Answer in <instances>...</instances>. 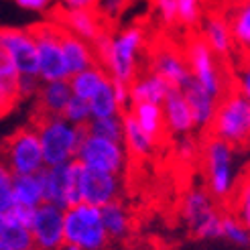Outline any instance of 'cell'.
Here are the masks:
<instances>
[{"mask_svg": "<svg viewBox=\"0 0 250 250\" xmlns=\"http://www.w3.org/2000/svg\"><path fill=\"white\" fill-rule=\"evenodd\" d=\"M232 87L250 102V59L248 57H238V61H232Z\"/></svg>", "mask_w": 250, "mask_h": 250, "instance_id": "cell-35", "label": "cell"}, {"mask_svg": "<svg viewBox=\"0 0 250 250\" xmlns=\"http://www.w3.org/2000/svg\"><path fill=\"white\" fill-rule=\"evenodd\" d=\"M61 29H65L67 33L80 37V39L87 41L90 45H94L100 37H102L108 29L106 22L100 19V15L92 8V10H63L57 8L55 19H53Z\"/></svg>", "mask_w": 250, "mask_h": 250, "instance_id": "cell-17", "label": "cell"}, {"mask_svg": "<svg viewBox=\"0 0 250 250\" xmlns=\"http://www.w3.org/2000/svg\"><path fill=\"white\" fill-rule=\"evenodd\" d=\"M59 250H80V248H76V246H71V244H63Z\"/></svg>", "mask_w": 250, "mask_h": 250, "instance_id": "cell-43", "label": "cell"}, {"mask_svg": "<svg viewBox=\"0 0 250 250\" xmlns=\"http://www.w3.org/2000/svg\"><path fill=\"white\" fill-rule=\"evenodd\" d=\"M220 238H226L236 246H250V228L230 211H224L220 224Z\"/></svg>", "mask_w": 250, "mask_h": 250, "instance_id": "cell-31", "label": "cell"}, {"mask_svg": "<svg viewBox=\"0 0 250 250\" xmlns=\"http://www.w3.org/2000/svg\"><path fill=\"white\" fill-rule=\"evenodd\" d=\"M226 2H234V0H226Z\"/></svg>", "mask_w": 250, "mask_h": 250, "instance_id": "cell-46", "label": "cell"}, {"mask_svg": "<svg viewBox=\"0 0 250 250\" xmlns=\"http://www.w3.org/2000/svg\"><path fill=\"white\" fill-rule=\"evenodd\" d=\"M181 92L187 100V104H189L195 128L208 132L211 120H214V114H216V108H218L220 100H216L211 94H208L204 87H199L195 82H189Z\"/></svg>", "mask_w": 250, "mask_h": 250, "instance_id": "cell-23", "label": "cell"}, {"mask_svg": "<svg viewBox=\"0 0 250 250\" xmlns=\"http://www.w3.org/2000/svg\"><path fill=\"white\" fill-rule=\"evenodd\" d=\"M12 179L15 175L8 171V167L0 159V216H6L15 208V197H12Z\"/></svg>", "mask_w": 250, "mask_h": 250, "instance_id": "cell-37", "label": "cell"}, {"mask_svg": "<svg viewBox=\"0 0 250 250\" xmlns=\"http://www.w3.org/2000/svg\"><path fill=\"white\" fill-rule=\"evenodd\" d=\"M199 146L202 145H197V141L191 134L177 136V143H175V146H173V153L181 163H193V161L199 159Z\"/></svg>", "mask_w": 250, "mask_h": 250, "instance_id": "cell-38", "label": "cell"}, {"mask_svg": "<svg viewBox=\"0 0 250 250\" xmlns=\"http://www.w3.org/2000/svg\"><path fill=\"white\" fill-rule=\"evenodd\" d=\"M90 104V112H92V118H110V116H120L122 114V108L116 100L114 94V85H112V80H108L100 90L87 100Z\"/></svg>", "mask_w": 250, "mask_h": 250, "instance_id": "cell-29", "label": "cell"}, {"mask_svg": "<svg viewBox=\"0 0 250 250\" xmlns=\"http://www.w3.org/2000/svg\"><path fill=\"white\" fill-rule=\"evenodd\" d=\"M59 43H61V51H63V59H65V67H67L69 78L83 71V69H90V67L98 65L94 45H90L87 41L80 39L76 35L67 33L61 27H59Z\"/></svg>", "mask_w": 250, "mask_h": 250, "instance_id": "cell-19", "label": "cell"}, {"mask_svg": "<svg viewBox=\"0 0 250 250\" xmlns=\"http://www.w3.org/2000/svg\"><path fill=\"white\" fill-rule=\"evenodd\" d=\"M146 47V33L139 24L110 33L106 31L94 43L98 65L104 67L110 80L130 83L141 73V57Z\"/></svg>", "mask_w": 250, "mask_h": 250, "instance_id": "cell-1", "label": "cell"}, {"mask_svg": "<svg viewBox=\"0 0 250 250\" xmlns=\"http://www.w3.org/2000/svg\"><path fill=\"white\" fill-rule=\"evenodd\" d=\"M31 33L35 37L37 47V76H39V82L49 83L69 80L59 43V24L55 21H47L37 24V27H31Z\"/></svg>", "mask_w": 250, "mask_h": 250, "instance_id": "cell-8", "label": "cell"}, {"mask_svg": "<svg viewBox=\"0 0 250 250\" xmlns=\"http://www.w3.org/2000/svg\"><path fill=\"white\" fill-rule=\"evenodd\" d=\"M63 240L80 250H106L110 240L100 208L78 204L63 209Z\"/></svg>", "mask_w": 250, "mask_h": 250, "instance_id": "cell-6", "label": "cell"}, {"mask_svg": "<svg viewBox=\"0 0 250 250\" xmlns=\"http://www.w3.org/2000/svg\"><path fill=\"white\" fill-rule=\"evenodd\" d=\"M33 250H37V248H33Z\"/></svg>", "mask_w": 250, "mask_h": 250, "instance_id": "cell-47", "label": "cell"}, {"mask_svg": "<svg viewBox=\"0 0 250 250\" xmlns=\"http://www.w3.org/2000/svg\"><path fill=\"white\" fill-rule=\"evenodd\" d=\"M122 146H124V151H126V155L136 161L151 159L159 146V143H155L151 136L136 124V120L132 118L128 110L122 112Z\"/></svg>", "mask_w": 250, "mask_h": 250, "instance_id": "cell-22", "label": "cell"}, {"mask_svg": "<svg viewBox=\"0 0 250 250\" xmlns=\"http://www.w3.org/2000/svg\"><path fill=\"white\" fill-rule=\"evenodd\" d=\"M100 216H102V224H104V230L108 234L110 242L126 240L130 236L132 218H130L128 208L124 206L120 199H116V202H110V204L100 208Z\"/></svg>", "mask_w": 250, "mask_h": 250, "instance_id": "cell-25", "label": "cell"}, {"mask_svg": "<svg viewBox=\"0 0 250 250\" xmlns=\"http://www.w3.org/2000/svg\"><path fill=\"white\" fill-rule=\"evenodd\" d=\"M155 15L165 27L177 24V0H151Z\"/></svg>", "mask_w": 250, "mask_h": 250, "instance_id": "cell-39", "label": "cell"}, {"mask_svg": "<svg viewBox=\"0 0 250 250\" xmlns=\"http://www.w3.org/2000/svg\"><path fill=\"white\" fill-rule=\"evenodd\" d=\"M0 242L6 244L10 250H33V236L29 226H22V224L4 218L2 220V228H0Z\"/></svg>", "mask_w": 250, "mask_h": 250, "instance_id": "cell-30", "label": "cell"}, {"mask_svg": "<svg viewBox=\"0 0 250 250\" xmlns=\"http://www.w3.org/2000/svg\"><path fill=\"white\" fill-rule=\"evenodd\" d=\"M2 220H4V218H2V216H0V228H2Z\"/></svg>", "mask_w": 250, "mask_h": 250, "instance_id": "cell-45", "label": "cell"}, {"mask_svg": "<svg viewBox=\"0 0 250 250\" xmlns=\"http://www.w3.org/2000/svg\"><path fill=\"white\" fill-rule=\"evenodd\" d=\"M0 49L8 55L21 78H37V47L31 29L0 27Z\"/></svg>", "mask_w": 250, "mask_h": 250, "instance_id": "cell-12", "label": "cell"}, {"mask_svg": "<svg viewBox=\"0 0 250 250\" xmlns=\"http://www.w3.org/2000/svg\"><path fill=\"white\" fill-rule=\"evenodd\" d=\"M37 116H61L71 100L69 83L65 82H49L41 83L37 90Z\"/></svg>", "mask_w": 250, "mask_h": 250, "instance_id": "cell-24", "label": "cell"}, {"mask_svg": "<svg viewBox=\"0 0 250 250\" xmlns=\"http://www.w3.org/2000/svg\"><path fill=\"white\" fill-rule=\"evenodd\" d=\"M85 130L90 134L102 136V139L122 143V114L120 116H110V118H92L87 122Z\"/></svg>", "mask_w": 250, "mask_h": 250, "instance_id": "cell-32", "label": "cell"}, {"mask_svg": "<svg viewBox=\"0 0 250 250\" xmlns=\"http://www.w3.org/2000/svg\"><path fill=\"white\" fill-rule=\"evenodd\" d=\"M108 80H110V76L104 71V67L94 65L90 69H83V71L76 73V76H71L67 80V83H69V90H71L73 98H80V100H85L87 102Z\"/></svg>", "mask_w": 250, "mask_h": 250, "instance_id": "cell-28", "label": "cell"}, {"mask_svg": "<svg viewBox=\"0 0 250 250\" xmlns=\"http://www.w3.org/2000/svg\"><path fill=\"white\" fill-rule=\"evenodd\" d=\"M224 8L228 27L232 33V41L238 57L250 59V0H234L226 2Z\"/></svg>", "mask_w": 250, "mask_h": 250, "instance_id": "cell-20", "label": "cell"}, {"mask_svg": "<svg viewBox=\"0 0 250 250\" xmlns=\"http://www.w3.org/2000/svg\"><path fill=\"white\" fill-rule=\"evenodd\" d=\"M130 250H159V248L153 246L151 242H145V244H139V246H134V248H130Z\"/></svg>", "mask_w": 250, "mask_h": 250, "instance_id": "cell-42", "label": "cell"}, {"mask_svg": "<svg viewBox=\"0 0 250 250\" xmlns=\"http://www.w3.org/2000/svg\"><path fill=\"white\" fill-rule=\"evenodd\" d=\"M238 148L214 136H206L199 146V161L206 189L218 204H228L238 185Z\"/></svg>", "mask_w": 250, "mask_h": 250, "instance_id": "cell-2", "label": "cell"}, {"mask_svg": "<svg viewBox=\"0 0 250 250\" xmlns=\"http://www.w3.org/2000/svg\"><path fill=\"white\" fill-rule=\"evenodd\" d=\"M244 226L250 228V175L238 181L236 191L232 195V211Z\"/></svg>", "mask_w": 250, "mask_h": 250, "instance_id": "cell-33", "label": "cell"}, {"mask_svg": "<svg viewBox=\"0 0 250 250\" xmlns=\"http://www.w3.org/2000/svg\"><path fill=\"white\" fill-rule=\"evenodd\" d=\"M12 197H15V206L22 208H39L43 199V183L41 175H21V177L12 179Z\"/></svg>", "mask_w": 250, "mask_h": 250, "instance_id": "cell-27", "label": "cell"}, {"mask_svg": "<svg viewBox=\"0 0 250 250\" xmlns=\"http://www.w3.org/2000/svg\"><path fill=\"white\" fill-rule=\"evenodd\" d=\"M183 222L197 238H218L224 211L204 187H191L181 202Z\"/></svg>", "mask_w": 250, "mask_h": 250, "instance_id": "cell-9", "label": "cell"}, {"mask_svg": "<svg viewBox=\"0 0 250 250\" xmlns=\"http://www.w3.org/2000/svg\"><path fill=\"white\" fill-rule=\"evenodd\" d=\"M43 199L45 204H53L61 209L78 206L80 202V165L76 161L65 165L45 167L41 173Z\"/></svg>", "mask_w": 250, "mask_h": 250, "instance_id": "cell-11", "label": "cell"}, {"mask_svg": "<svg viewBox=\"0 0 250 250\" xmlns=\"http://www.w3.org/2000/svg\"><path fill=\"white\" fill-rule=\"evenodd\" d=\"M183 55L191 73V82L220 100L232 87V63H226L209 51L199 35H191L183 45Z\"/></svg>", "mask_w": 250, "mask_h": 250, "instance_id": "cell-3", "label": "cell"}, {"mask_svg": "<svg viewBox=\"0 0 250 250\" xmlns=\"http://www.w3.org/2000/svg\"><path fill=\"white\" fill-rule=\"evenodd\" d=\"M163 108V120H165V130L173 136H187L195 130L193 124V116L189 104L183 96L181 90L177 87H171V92L167 94L165 102L161 104Z\"/></svg>", "mask_w": 250, "mask_h": 250, "instance_id": "cell-18", "label": "cell"}, {"mask_svg": "<svg viewBox=\"0 0 250 250\" xmlns=\"http://www.w3.org/2000/svg\"><path fill=\"white\" fill-rule=\"evenodd\" d=\"M59 4L63 10H92L96 8L98 0H59Z\"/></svg>", "mask_w": 250, "mask_h": 250, "instance_id": "cell-41", "label": "cell"}, {"mask_svg": "<svg viewBox=\"0 0 250 250\" xmlns=\"http://www.w3.org/2000/svg\"><path fill=\"white\" fill-rule=\"evenodd\" d=\"M33 128L39 136L45 167L65 165L76 161V153L85 128L67 122L63 116H37L33 120Z\"/></svg>", "mask_w": 250, "mask_h": 250, "instance_id": "cell-4", "label": "cell"}, {"mask_svg": "<svg viewBox=\"0 0 250 250\" xmlns=\"http://www.w3.org/2000/svg\"><path fill=\"white\" fill-rule=\"evenodd\" d=\"M130 104H163L171 85L155 71H141L130 83Z\"/></svg>", "mask_w": 250, "mask_h": 250, "instance_id": "cell-21", "label": "cell"}, {"mask_svg": "<svg viewBox=\"0 0 250 250\" xmlns=\"http://www.w3.org/2000/svg\"><path fill=\"white\" fill-rule=\"evenodd\" d=\"M206 0H177V22L183 27H197L204 19Z\"/></svg>", "mask_w": 250, "mask_h": 250, "instance_id": "cell-34", "label": "cell"}, {"mask_svg": "<svg viewBox=\"0 0 250 250\" xmlns=\"http://www.w3.org/2000/svg\"><path fill=\"white\" fill-rule=\"evenodd\" d=\"M0 159L15 177L37 175L45 169L41 143L33 124L22 126L8 136L2 143V148H0Z\"/></svg>", "mask_w": 250, "mask_h": 250, "instance_id": "cell-7", "label": "cell"}, {"mask_svg": "<svg viewBox=\"0 0 250 250\" xmlns=\"http://www.w3.org/2000/svg\"><path fill=\"white\" fill-rule=\"evenodd\" d=\"M61 116H63L67 122L76 124V126L85 128L87 122L92 120L90 104H87L85 100H80V98H73V96H71V100L67 102V106H65V110H63V114H61Z\"/></svg>", "mask_w": 250, "mask_h": 250, "instance_id": "cell-36", "label": "cell"}, {"mask_svg": "<svg viewBox=\"0 0 250 250\" xmlns=\"http://www.w3.org/2000/svg\"><path fill=\"white\" fill-rule=\"evenodd\" d=\"M126 161L128 155L122 143L102 139V136L90 134L87 130L76 153V163H80L82 167L112 175H122V171L126 169Z\"/></svg>", "mask_w": 250, "mask_h": 250, "instance_id": "cell-10", "label": "cell"}, {"mask_svg": "<svg viewBox=\"0 0 250 250\" xmlns=\"http://www.w3.org/2000/svg\"><path fill=\"white\" fill-rule=\"evenodd\" d=\"M15 2L27 12H47L55 6V0H15Z\"/></svg>", "mask_w": 250, "mask_h": 250, "instance_id": "cell-40", "label": "cell"}, {"mask_svg": "<svg viewBox=\"0 0 250 250\" xmlns=\"http://www.w3.org/2000/svg\"><path fill=\"white\" fill-rule=\"evenodd\" d=\"M0 250H10V248H8L6 244H2V242H0Z\"/></svg>", "mask_w": 250, "mask_h": 250, "instance_id": "cell-44", "label": "cell"}, {"mask_svg": "<svg viewBox=\"0 0 250 250\" xmlns=\"http://www.w3.org/2000/svg\"><path fill=\"white\" fill-rule=\"evenodd\" d=\"M208 136L220 139L234 148L250 146V102L234 87L220 98Z\"/></svg>", "mask_w": 250, "mask_h": 250, "instance_id": "cell-5", "label": "cell"}, {"mask_svg": "<svg viewBox=\"0 0 250 250\" xmlns=\"http://www.w3.org/2000/svg\"><path fill=\"white\" fill-rule=\"evenodd\" d=\"M31 236L37 250H59L63 240V209L53 204H41L35 208L31 220Z\"/></svg>", "mask_w": 250, "mask_h": 250, "instance_id": "cell-13", "label": "cell"}, {"mask_svg": "<svg viewBox=\"0 0 250 250\" xmlns=\"http://www.w3.org/2000/svg\"><path fill=\"white\" fill-rule=\"evenodd\" d=\"M128 112L136 120V124H139L155 143L163 141V134L167 130H165V120H163V108L159 104H130Z\"/></svg>", "mask_w": 250, "mask_h": 250, "instance_id": "cell-26", "label": "cell"}, {"mask_svg": "<svg viewBox=\"0 0 250 250\" xmlns=\"http://www.w3.org/2000/svg\"><path fill=\"white\" fill-rule=\"evenodd\" d=\"M197 27H199L197 35L209 47V51L216 57H220L222 61H226V63H232V57L236 55V47L232 41V33L228 27L226 15H224V8L206 10L204 19Z\"/></svg>", "mask_w": 250, "mask_h": 250, "instance_id": "cell-15", "label": "cell"}, {"mask_svg": "<svg viewBox=\"0 0 250 250\" xmlns=\"http://www.w3.org/2000/svg\"><path fill=\"white\" fill-rule=\"evenodd\" d=\"M78 185H80V202L94 206V208H102L110 202H116L122 191L120 175L85 169L82 165H80V183Z\"/></svg>", "mask_w": 250, "mask_h": 250, "instance_id": "cell-14", "label": "cell"}, {"mask_svg": "<svg viewBox=\"0 0 250 250\" xmlns=\"http://www.w3.org/2000/svg\"><path fill=\"white\" fill-rule=\"evenodd\" d=\"M148 69L155 71L171 87H177V90H183L191 82V73L187 67L183 51L169 43L153 47L151 57H148Z\"/></svg>", "mask_w": 250, "mask_h": 250, "instance_id": "cell-16", "label": "cell"}]
</instances>
